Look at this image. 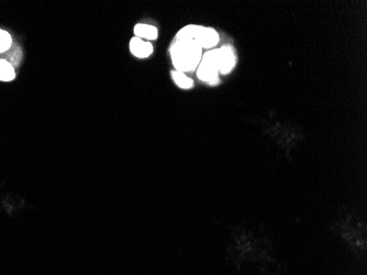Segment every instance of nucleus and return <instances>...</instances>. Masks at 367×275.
<instances>
[{
    "instance_id": "3",
    "label": "nucleus",
    "mask_w": 367,
    "mask_h": 275,
    "mask_svg": "<svg viewBox=\"0 0 367 275\" xmlns=\"http://www.w3.org/2000/svg\"><path fill=\"white\" fill-rule=\"evenodd\" d=\"M176 40H190L202 49H211L219 43V34L215 29L188 24L176 34Z\"/></svg>"
},
{
    "instance_id": "9",
    "label": "nucleus",
    "mask_w": 367,
    "mask_h": 275,
    "mask_svg": "<svg viewBox=\"0 0 367 275\" xmlns=\"http://www.w3.org/2000/svg\"><path fill=\"white\" fill-rule=\"evenodd\" d=\"M172 78H173L174 83L179 86L181 89H190L194 86V82L192 78L188 77L186 74L179 70H172Z\"/></svg>"
},
{
    "instance_id": "2",
    "label": "nucleus",
    "mask_w": 367,
    "mask_h": 275,
    "mask_svg": "<svg viewBox=\"0 0 367 275\" xmlns=\"http://www.w3.org/2000/svg\"><path fill=\"white\" fill-rule=\"evenodd\" d=\"M175 70L188 73L197 70L202 57V49L190 40H176L170 49Z\"/></svg>"
},
{
    "instance_id": "5",
    "label": "nucleus",
    "mask_w": 367,
    "mask_h": 275,
    "mask_svg": "<svg viewBox=\"0 0 367 275\" xmlns=\"http://www.w3.org/2000/svg\"><path fill=\"white\" fill-rule=\"evenodd\" d=\"M218 52H219L220 73H230L236 66L237 57L234 50L231 45H225L218 49Z\"/></svg>"
},
{
    "instance_id": "8",
    "label": "nucleus",
    "mask_w": 367,
    "mask_h": 275,
    "mask_svg": "<svg viewBox=\"0 0 367 275\" xmlns=\"http://www.w3.org/2000/svg\"><path fill=\"white\" fill-rule=\"evenodd\" d=\"M16 77L15 68L9 61L0 60V82H11Z\"/></svg>"
},
{
    "instance_id": "7",
    "label": "nucleus",
    "mask_w": 367,
    "mask_h": 275,
    "mask_svg": "<svg viewBox=\"0 0 367 275\" xmlns=\"http://www.w3.org/2000/svg\"><path fill=\"white\" fill-rule=\"evenodd\" d=\"M135 36L139 39L156 40L158 36V30L152 24H135Z\"/></svg>"
},
{
    "instance_id": "4",
    "label": "nucleus",
    "mask_w": 367,
    "mask_h": 275,
    "mask_svg": "<svg viewBox=\"0 0 367 275\" xmlns=\"http://www.w3.org/2000/svg\"><path fill=\"white\" fill-rule=\"evenodd\" d=\"M219 52L218 49L210 50L202 55L197 68V76L204 83L216 85L219 83Z\"/></svg>"
},
{
    "instance_id": "6",
    "label": "nucleus",
    "mask_w": 367,
    "mask_h": 275,
    "mask_svg": "<svg viewBox=\"0 0 367 275\" xmlns=\"http://www.w3.org/2000/svg\"><path fill=\"white\" fill-rule=\"evenodd\" d=\"M130 52L139 59H145L153 53V45L150 42L135 37L130 40Z\"/></svg>"
},
{
    "instance_id": "1",
    "label": "nucleus",
    "mask_w": 367,
    "mask_h": 275,
    "mask_svg": "<svg viewBox=\"0 0 367 275\" xmlns=\"http://www.w3.org/2000/svg\"><path fill=\"white\" fill-rule=\"evenodd\" d=\"M227 262L234 265L238 274L248 265H255L260 275H283L286 272V267L271 255L265 244L246 237L239 239L236 247L229 251Z\"/></svg>"
},
{
    "instance_id": "10",
    "label": "nucleus",
    "mask_w": 367,
    "mask_h": 275,
    "mask_svg": "<svg viewBox=\"0 0 367 275\" xmlns=\"http://www.w3.org/2000/svg\"><path fill=\"white\" fill-rule=\"evenodd\" d=\"M13 45V39L9 32L5 31L0 29V53H5L11 49Z\"/></svg>"
}]
</instances>
